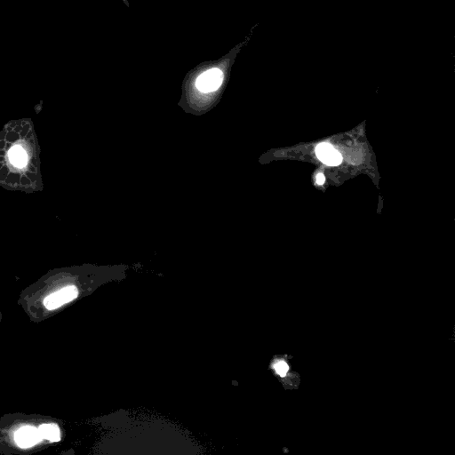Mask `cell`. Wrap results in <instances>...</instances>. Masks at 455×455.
Here are the masks:
<instances>
[{
	"mask_svg": "<svg viewBox=\"0 0 455 455\" xmlns=\"http://www.w3.org/2000/svg\"><path fill=\"white\" fill-rule=\"evenodd\" d=\"M223 81V73L219 69H212L198 77L196 87L203 93H210L217 90Z\"/></svg>",
	"mask_w": 455,
	"mask_h": 455,
	"instance_id": "obj_1",
	"label": "cell"
},
{
	"mask_svg": "<svg viewBox=\"0 0 455 455\" xmlns=\"http://www.w3.org/2000/svg\"><path fill=\"white\" fill-rule=\"evenodd\" d=\"M78 295L77 288L75 286H67L63 288L60 291L55 292L52 295H48L44 301V304L47 309H55L59 308L61 305L68 303L70 301H73Z\"/></svg>",
	"mask_w": 455,
	"mask_h": 455,
	"instance_id": "obj_2",
	"label": "cell"
},
{
	"mask_svg": "<svg viewBox=\"0 0 455 455\" xmlns=\"http://www.w3.org/2000/svg\"><path fill=\"white\" fill-rule=\"evenodd\" d=\"M42 439L38 428L31 426H25L19 428L14 434V440L18 446L22 448H29L39 443Z\"/></svg>",
	"mask_w": 455,
	"mask_h": 455,
	"instance_id": "obj_3",
	"label": "cell"
},
{
	"mask_svg": "<svg viewBox=\"0 0 455 455\" xmlns=\"http://www.w3.org/2000/svg\"><path fill=\"white\" fill-rule=\"evenodd\" d=\"M316 152L318 158L328 166H338L341 164L342 159L341 154L338 151H335L330 144H319L316 149Z\"/></svg>",
	"mask_w": 455,
	"mask_h": 455,
	"instance_id": "obj_4",
	"label": "cell"
},
{
	"mask_svg": "<svg viewBox=\"0 0 455 455\" xmlns=\"http://www.w3.org/2000/svg\"><path fill=\"white\" fill-rule=\"evenodd\" d=\"M11 163L17 168H24L27 164L28 157L24 148L15 146L12 148L8 154Z\"/></svg>",
	"mask_w": 455,
	"mask_h": 455,
	"instance_id": "obj_5",
	"label": "cell"
},
{
	"mask_svg": "<svg viewBox=\"0 0 455 455\" xmlns=\"http://www.w3.org/2000/svg\"><path fill=\"white\" fill-rule=\"evenodd\" d=\"M42 439H47L51 442L60 440V429L54 424H43L38 428Z\"/></svg>",
	"mask_w": 455,
	"mask_h": 455,
	"instance_id": "obj_6",
	"label": "cell"
},
{
	"mask_svg": "<svg viewBox=\"0 0 455 455\" xmlns=\"http://www.w3.org/2000/svg\"><path fill=\"white\" fill-rule=\"evenodd\" d=\"M274 369L276 373H277L279 376L284 377L288 373L289 366H288L287 364H286L285 362L279 361L275 364Z\"/></svg>",
	"mask_w": 455,
	"mask_h": 455,
	"instance_id": "obj_7",
	"label": "cell"
},
{
	"mask_svg": "<svg viewBox=\"0 0 455 455\" xmlns=\"http://www.w3.org/2000/svg\"><path fill=\"white\" fill-rule=\"evenodd\" d=\"M325 179L324 174H318V176H317V182H318V184H323V183L325 182Z\"/></svg>",
	"mask_w": 455,
	"mask_h": 455,
	"instance_id": "obj_8",
	"label": "cell"
}]
</instances>
